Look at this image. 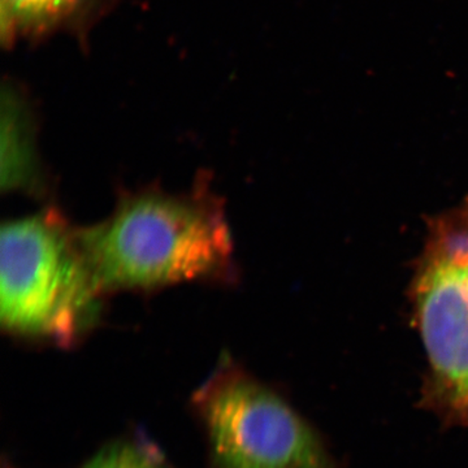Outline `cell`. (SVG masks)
<instances>
[{
    "instance_id": "6da1fadb",
    "label": "cell",
    "mask_w": 468,
    "mask_h": 468,
    "mask_svg": "<svg viewBox=\"0 0 468 468\" xmlns=\"http://www.w3.org/2000/svg\"><path fill=\"white\" fill-rule=\"evenodd\" d=\"M80 239L101 294L232 272L233 241L224 209L203 187L122 197L110 218L80 229Z\"/></svg>"
},
{
    "instance_id": "7a4b0ae2",
    "label": "cell",
    "mask_w": 468,
    "mask_h": 468,
    "mask_svg": "<svg viewBox=\"0 0 468 468\" xmlns=\"http://www.w3.org/2000/svg\"><path fill=\"white\" fill-rule=\"evenodd\" d=\"M101 295L80 229L57 211L3 224L0 320L9 334L70 346L97 322Z\"/></svg>"
},
{
    "instance_id": "3957f363",
    "label": "cell",
    "mask_w": 468,
    "mask_h": 468,
    "mask_svg": "<svg viewBox=\"0 0 468 468\" xmlns=\"http://www.w3.org/2000/svg\"><path fill=\"white\" fill-rule=\"evenodd\" d=\"M193 406L207 435L208 468H335L309 424L228 356Z\"/></svg>"
},
{
    "instance_id": "277c9868",
    "label": "cell",
    "mask_w": 468,
    "mask_h": 468,
    "mask_svg": "<svg viewBox=\"0 0 468 468\" xmlns=\"http://www.w3.org/2000/svg\"><path fill=\"white\" fill-rule=\"evenodd\" d=\"M417 304L431 399L449 418L468 423V261L428 258Z\"/></svg>"
},
{
    "instance_id": "5b68a950",
    "label": "cell",
    "mask_w": 468,
    "mask_h": 468,
    "mask_svg": "<svg viewBox=\"0 0 468 468\" xmlns=\"http://www.w3.org/2000/svg\"><path fill=\"white\" fill-rule=\"evenodd\" d=\"M2 107L3 189H33L39 183V168L29 112L14 90L3 94Z\"/></svg>"
},
{
    "instance_id": "8992f818",
    "label": "cell",
    "mask_w": 468,
    "mask_h": 468,
    "mask_svg": "<svg viewBox=\"0 0 468 468\" xmlns=\"http://www.w3.org/2000/svg\"><path fill=\"white\" fill-rule=\"evenodd\" d=\"M85 0H2V32H41L58 26L81 8Z\"/></svg>"
},
{
    "instance_id": "52a82bcc",
    "label": "cell",
    "mask_w": 468,
    "mask_h": 468,
    "mask_svg": "<svg viewBox=\"0 0 468 468\" xmlns=\"http://www.w3.org/2000/svg\"><path fill=\"white\" fill-rule=\"evenodd\" d=\"M81 468H171L165 454L144 437L107 443Z\"/></svg>"
}]
</instances>
